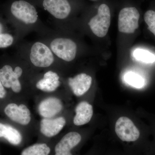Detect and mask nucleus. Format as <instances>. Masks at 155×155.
<instances>
[{"instance_id": "b1692460", "label": "nucleus", "mask_w": 155, "mask_h": 155, "mask_svg": "<svg viewBox=\"0 0 155 155\" xmlns=\"http://www.w3.org/2000/svg\"><path fill=\"white\" fill-rule=\"evenodd\" d=\"M91 1H98V0H91Z\"/></svg>"}, {"instance_id": "2eb2a0df", "label": "nucleus", "mask_w": 155, "mask_h": 155, "mask_svg": "<svg viewBox=\"0 0 155 155\" xmlns=\"http://www.w3.org/2000/svg\"><path fill=\"white\" fill-rule=\"evenodd\" d=\"M60 84L59 75L55 72L49 71L45 73L42 79L37 82L36 87L42 91L51 92L56 90Z\"/></svg>"}, {"instance_id": "6ab92c4d", "label": "nucleus", "mask_w": 155, "mask_h": 155, "mask_svg": "<svg viewBox=\"0 0 155 155\" xmlns=\"http://www.w3.org/2000/svg\"><path fill=\"white\" fill-rule=\"evenodd\" d=\"M134 57L137 60L146 63H153L155 61V56L152 53L141 49H137L134 52Z\"/></svg>"}, {"instance_id": "9b49d317", "label": "nucleus", "mask_w": 155, "mask_h": 155, "mask_svg": "<svg viewBox=\"0 0 155 155\" xmlns=\"http://www.w3.org/2000/svg\"><path fill=\"white\" fill-rule=\"evenodd\" d=\"M63 109V103L60 99L56 97H49L40 103L38 112L44 118H51L59 114Z\"/></svg>"}, {"instance_id": "9d476101", "label": "nucleus", "mask_w": 155, "mask_h": 155, "mask_svg": "<svg viewBox=\"0 0 155 155\" xmlns=\"http://www.w3.org/2000/svg\"><path fill=\"white\" fill-rule=\"evenodd\" d=\"M43 5L50 14L58 19H66L72 11L68 0H44Z\"/></svg>"}, {"instance_id": "dca6fc26", "label": "nucleus", "mask_w": 155, "mask_h": 155, "mask_svg": "<svg viewBox=\"0 0 155 155\" xmlns=\"http://www.w3.org/2000/svg\"><path fill=\"white\" fill-rule=\"evenodd\" d=\"M0 137H4L11 144L18 145L22 141V134L11 125L0 122Z\"/></svg>"}, {"instance_id": "6e6552de", "label": "nucleus", "mask_w": 155, "mask_h": 155, "mask_svg": "<svg viewBox=\"0 0 155 155\" xmlns=\"http://www.w3.org/2000/svg\"><path fill=\"white\" fill-rule=\"evenodd\" d=\"M82 140L80 134L71 131L64 136L55 147V155H73L75 149Z\"/></svg>"}, {"instance_id": "f8f14e48", "label": "nucleus", "mask_w": 155, "mask_h": 155, "mask_svg": "<svg viewBox=\"0 0 155 155\" xmlns=\"http://www.w3.org/2000/svg\"><path fill=\"white\" fill-rule=\"evenodd\" d=\"M66 124L64 117L43 118L40 122V131L47 137H52L58 135Z\"/></svg>"}, {"instance_id": "ddd939ff", "label": "nucleus", "mask_w": 155, "mask_h": 155, "mask_svg": "<svg viewBox=\"0 0 155 155\" xmlns=\"http://www.w3.org/2000/svg\"><path fill=\"white\" fill-rule=\"evenodd\" d=\"M92 81L90 75L81 73L69 78L68 83L73 94L76 96L80 97L88 91L91 86Z\"/></svg>"}, {"instance_id": "aec40b11", "label": "nucleus", "mask_w": 155, "mask_h": 155, "mask_svg": "<svg viewBox=\"0 0 155 155\" xmlns=\"http://www.w3.org/2000/svg\"><path fill=\"white\" fill-rule=\"evenodd\" d=\"M145 22L148 25L149 30L155 36V10H148L144 15Z\"/></svg>"}, {"instance_id": "f257e3e1", "label": "nucleus", "mask_w": 155, "mask_h": 155, "mask_svg": "<svg viewBox=\"0 0 155 155\" xmlns=\"http://www.w3.org/2000/svg\"><path fill=\"white\" fill-rule=\"evenodd\" d=\"M111 9L107 3L100 4L96 13L89 22V25L95 35L103 38L107 35L111 22Z\"/></svg>"}, {"instance_id": "412c9836", "label": "nucleus", "mask_w": 155, "mask_h": 155, "mask_svg": "<svg viewBox=\"0 0 155 155\" xmlns=\"http://www.w3.org/2000/svg\"><path fill=\"white\" fill-rule=\"evenodd\" d=\"M14 38L8 34H0V48H6L10 46L13 44Z\"/></svg>"}, {"instance_id": "f3484780", "label": "nucleus", "mask_w": 155, "mask_h": 155, "mask_svg": "<svg viewBox=\"0 0 155 155\" xmlns=\"http://www.w3.org/2000/svg\"><path fill=\"white\" fill-rule=\"evenodd\" d=\"M51 150L50 147L46 143H35L23 150L21 155H49Z\"/></svg>"}, {"instance_id": "5701e85b", "label": "nucleus", "mask_w": 155, "mask_h": 155, "mask_svg": "<svg viewBox=\"0 0 155 155\" xmlns=\"http://www.w3.org/2000/svg\"><path fill=\"white\" fill-rule=\"evenodd\" d=\"M154 152H155V144H154Z\"/></svg>"}, {"instance_id": "4be33fe9", "label": "nucleus", "mask_w": 155, "mask_h": 155, "mask_svg": "<svg viewBox=\"0 0 155 155\" xmlns=\"http://www.w3.org/2000/svg\"><path fill=\"white\" fill-rule=\"evenodd\" d=\"M7 94L5 89L4 88L2 81L0 80V98L3 99L5 97Z\"/></svg>"}, {"instance_id": "20e7f679", "label": "nucleus", "mask_w": 155, "mask_h": 155, "mask_svg": "<svg viewBox=\"0 0 155 155\" xmlns=\"http://www.w3.org/2000/svg\"><path fill=\"white\" fill-rule=\"evenodd\" d=\"M30 60L35 67L47 68L53 64L54 58L51 51L47 46L42 43L37 42L31 47Z\"/></svg>"}, {"instance_id": "a211bd4d", "label": "nucleus", "mask_w": 155, "mask_h": 155, "mask_svg": "<svg viewBox=\"0 0 155 155\" xmlns=\"http://www.w3.org/2000/svg\"><path fill=\"white\" fill-rule=\"evenodd\" d=\"M125 82L135 88H140L144 85V80L142 77L133 72H127L124 76Z\"/></svg>"}, {"instance_id": "39448f33", "label": "nucleus", "mask_w": 155, "mask_h": 155, "mask_svg": "<svg viewBox=\"0 0 155 155\" xmlns=\"http://www.w3.org/2000/svg\"><path fill=\"white\" fill-rule=\"evenodd\" d=\"M51 50L58 58L67 62L73 61L76 57L77 45L69 38H57L50 45Z\"/></svg>"}, {"instance_id": "0eeeda50", "label": "nucleus", "mask_w": 155, "mask_h": 155, "mask_svg": "<svg viewBox=\"0 0 155 155\" xmlns=\"http://www.w3.org/2000/svg\"><path fill=\"white\" fill-rule=\"evenodd\" d=\"M22 74L21 67H16L14 71L11 66L5 65L0 69V80L5 87L11 88L14 92L18 93L22 89L19 78Z\"/></svg>"}, {"instance_id": "7ed1b4c3", "label": "nucleus", "mask_w": 155, "mask_h": 155, "mask_svg": "<svg viewBox=\"0 0 155 155\" xmlns=\"http://www.w3.org/2000/svg\"><path fill=\"white\" fill-rule=\"evenodd\" d=\"M115 132L121 141L131 143L137 141L140 133L137 127L129 118L122 116L117 120Z\"/></svg>"}, {"instance_id": "1a4fd4ad", "label": "nucleus", "mask_w": 155, "mask_h": 155, "mask_svg": "<svg viewBox=\"0 0 155 155\" xmlns=\"http://www.w3.org/2000/svg\"><path fill=\"white\" fill-rule=\"evenodd\" d=\"M4 111L6 116L12 121L19 125H28L31 120L30 110L27 106L23 104L18 106L11 103L6 106Z\"/></svg>"}, {"instance_id": "f03ea898", "label": "nucleus", "mask_w": 155, "mask_h": 155, "mask_svg": "<svg viewBox=\"0 0 155 155\" xmlns=\"http://www.w3.org/2000/svg\"><path fill=\"white\" fill-rule=\"evenodd\" d=\"M140 13L134 6H126L119 11L118 28L122 33H133L139 27Z\"/></svg>"}, {"instance_id": "4468645a", "label": "nucleus", "mask_w": 155, "mask_h": 155, "mask_svg": "<svg viewBox=\"0 0 155 155\" xmlns=\"http://www.w3.org/2000/svg\"><path fill=\"white\" fill-rule=\"evenodd\" d=\"M75 115L73 123L76 126H81L88 123L93 115V108L87 102H81L75 108Z\"/></svg>"}, {"instance_id": "423d86ee", "label": "nucleus", "mask_w": 155, "mask_h": 155, "mask_svg": "<svg viewBox=\"0 0 155 155\" xmlns=\"http://www.w3.org/2000/svg\"><path fill=\"white\" fill-rule=\"evenodd\" d=\"M11 14L26 24H31L37 21L38 13L34 6L23 0L15 1L11 7Z\"/></svg>"}]
</instances>
